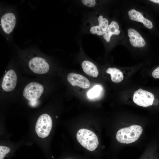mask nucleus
I'll list each match as a JSON object with an SVG mask.
<instances>
[{"label":"nucleus","mask_w":159,"mask_h":159,"mask_svg":"<svg viewBox=\"0 0 159 159\" xmlns=\"http://www.w3.org/2000/svg\"><path fill=\"white\" fill-rule=\"evenodd\" d=\"M143 131L142 127L139 125H133L120 129L116 135V138L119 142L129 144L136 141Z\"/></svg>","instance_id":"obj_1"},{"label":"nucleus","mask_w":159,"mask_h":159,"mask_svg":"<svg viewBox=\"0 0 159 159\" xmlns=\"http://www.w3.org/2000/svg\"><path fill=\"white\" fill-rule=\"evenodd\" d=\"M77 139L79 143L87 150H95L99 145L98 138L92 131L86 129L79 130L76 135Z\"/></svg>","instance_id":"obj_2"},{"label":"nucleus","mask_w":159,"mask_h":159,"mask_svg":"<svg viewBox=\"0 0 159 159\" xmlns=\"http://www.w3.org/2000/svg\"><path fill=\"white\" fill-rule=\"evenodd\" d=\"M52 126L51 117L47 114L41 115L38 118L35 126L36 132L39 137L44 138L49 134Z\"/></svg>","instance_id":"obj_3"},{"label":"nucleus","mask_w":159,"mask_h":159,"mask_svg":"<svg viewBox=\"0 0 159 159\" xmlns=\"http://www.w3.org/2000/svg\"><path fill=\"white\" fill-rule=\"evenodd\" d=\"M154 96L151 93L140 88L136 91L133 95V102L137 105L146 107L153 103Z\"/></svg>","instance_id":"obj_4"},{"label":"nucleus","mask_w":159,"mask_h":159,"mask_svg":"<svg viewBox=\"0 0 159 159\" xmlns=\"http://www.w3.org/2000/svg\"><path fill=\"white\" fill-rule=\"evenodd\" d=\"M44 90V87L41 84L36 82H31L24 88L23 95L29 101L37 100L41 96Z\"/></svg>","instance_id":"obj_5"},{"label":"nucleus","mask_w":159,"mask_h":159,"mask_svg":"<svg viewBox=\"0 0 159 159\" xmlns=\"http://www.w3.org/2000/svg\"><path fill=\"white\" fill-rule=\"evenodd\" d=\"M28 65L30 69L36 74H45L49 69V66L46 60L39 57H35L31 59Z\"/></svg>","instance_id":"obj_6"},{"label":"nucleus","mask_w":159,"mask_h":159,"mask_svg":"<svg viewBox=\"0 0 159 159\" xmlns=\"http://www.w3.org/2000/svg\"><path fill=\"white\" fill-rule=\"evenodd\" d=\"M67 79L73 86H77L84 89L88 88L90 86V84L89 80L81 74L71 72L68 75Z\"/></svg>","instance_id":"obj_7"},{"label":"nucleus","mask_w":159,"mask_h":159,"mask_svg":"<svg viewBox=\"0 0 159 159\" xmlns=\"http://www.w3.org/2000/svg\"><path fill=\"white\" fill-rule=\"evenodd\" d=\"M17 77L15 72L12 69L9 70L3 79L1 86L3 90L7 92L13 90L16 84Z\"/></svg>","instance_id":"obj_8"},{"label":"nucleus","mask_w":159,"mask_h":159,"mask_svg":"<svg viewBox=\"0 0 159 159\" xmlns=\"http://www.w3.org/2000/svg\"><path fill=\"white\" fill-rule=\"evenodd\" d=\"M1 27L4 32L9 34L13 30L16 24V17L12 13L5 14L1 19Z\"/></svg>","instance_id":"obj_9"},{"label":"nucleus","mask_w":159,"mask_h":159,"mask_svg":"<svg viewBox=\"0 0 159 159\" xmlns=\"http://www.w3.org/2000/svg\"><path fill=\"white\" fill-rule=\"evenodd\" d=\"M128 36L131 44L135 47H143L145 45V42L140 34L135 29L130 28L128 30Z\"/></svg>","instance_id":"obj_10"},{"label":"nucleus","mask_w":159,"mask_h":159,"mask_svg":"<svg viewBox=\"0 0 159 159\" xmlns=\"http://www.w3.org/2000/svg\"><path fill=\"white\" fill-rule=\"evenodd\" d=\"M130 18L132 21L142 23L148 28L151 29L153 27L152 22L149 20L145 18L140 12L135 9H132L128 12Z\"/></svg>","instance_id":"obj_11"},{"label":"nucleus","mask_w":159,"mask_h":159,"mask_svg":"<svg viewBox=\"0 0 159 159\" xmlns=\"http://www.w3.org/2000/svg\"><path fill=\"white\" fill-rule=\"evenodd\" d=\"M98 20L99 25L92 27L90 28V31L92 34H96L98 35L101 36L105 33L109 25L108 21L107 19L103 18L102 15H100L99 17Z\"/></svg>","instance_id":"obj_12"},{"label":"nucleus","mask_w":159,"mask_h":159,"mask_svg":"<svg viewBox=\"0 0 159 159\" xmlns=\"http://www.w3.org/2000/svg\"><path fill=\"white\" fill-rule=\"evenodd\" d=\"M82 67L84 72L88 75L94 77H96L98 75L97 68L92 62L87 60L84 61L82 63Z\"/></svg>","instance_id":"obj_13"},{"label":"nucleus","mask_w":159,"mask_h":159,"mask_svg":"<svg viewBox=\"0 0 159 159\" xmlns=\"http://www.w3.org/2000/svg\"><path fill=\"white\" fill-rule=\"evenodd\" d=\"M119 26L115 21H112L108 25L107 29L103 35V38L107 42L110 41L111 36L113 35H118L120 33L119 30Z\"/></svg>","instance_id":"obj_14"},{"label":"nucleus","mask_w":159,"mask_h":159,"mask_svg":"<svg viewBox=\"0 0 159 159\" xmlns=\"http://www.w3.org/2000/svg\"><path fill=\"white\" fill-rule=\"evenodd\" d=\"M103 92V87L100 85L94 86L87 92V96L90 100H95L100 98Z\"/></svg>","instance_id":"obj_15"},{"label":"nucleus","mask_w":159,"mask_h":159,"mask_svg":"<svg viewBox=\"0 0 159 159\" xmlns=\"http://www.w3.org/2000/svg\"><path fill=\"white\" fill-rule=\"evenodd\" d=\"M106 72L110 74L111 80L113 82L118 83L123 80V75L122 72L119 69L115 68H109Z\"/></svg>","instance_id":"obj_16"},{"label":"nucleus","mask_w":159,"mask_h":159,"mask_svg":"<svg viewBox=\"0 0 159 159\" xmlns=\"http://www.w3.org/2000/svg\"><path fill=\"white\" fill-rule=\"evenodd\" d=\"M10 151V149L8 147L0 146V159H3L5 155Z\"/></svg>","instance_id":"obj_17"},{"label":"nucleus","mask_w":159,"mask_h":159,"mask_svg":"<svg viewBox=\"0 0 159 159\" xmlns=\"http://www.w3.org/2000/svg\"><path fill=\"white\" fill-rule=\"evenodd\" d=\"M82 1L84 4L89 7H93L96 4L95 0H82Z\"/></svg>","instance_id":"obj_18"},{"label":"nucleus","mask_w":159,"mask_h":159,"mask_svg":"<svg viewBox=\"0 0 159 159\" xmlns=\"http://www.w3.org/2000/svg\"><path fill=\"white\" fill-rule=\"evenodd\" d=\"M152 75L155 78H159V67L154 70L152 72Z\"/></svg>","instance_id":"obj_19"},{"label":"nucleus","mask_w":159,"mask_h":159,"mask_svg":"<svg viewBox=\"0 0 159 159\" xmlns=\"http://www.w3.org/2000/svg\"><path fill=\"white\" fill-rule=\"evenodd\" d=\"M39 103L38 101L37 100H33V101H29V105L32 107H35L38 105Z\"/></svg>","instance_id":"obj_20"},{"label":"nucleus","mask_w":159,"mask_h":159,"mask_svg":"<svg viewBox=\"0 0 159 159\" xmlns=\"http://www.w3.org/2000/svg\"><path fill=\"white\" fill-rule=\"evenodd\" d=\"M150 1L155 3L159 4V0H151Z\"/></svg>","instance_id":"obj_21"},{"label":"nucleus","mask_w":159,"mask_h":159,"mask_svg":"<svg viewBox=\"0 0 159 159\" xmlns=\"http://www.w3.org/2000/svg\"><path fill=\"white\" fill-rule=\"evenodd\" d=\"M56 118H57V116H56Z\"/></svg>","instance_id":"obj_22"},{"label":"nucleus","mask_w":159,"mask_h":159,"mask_svg":"<svg viewBox=\"0 0 159 159\" xmlns=\"http://www.w3.org/2000/svg\"><path fill=\"white\" fill-rule=\"evenodd\" d=\"M52 158H54V157L52 156Z\"/></svg>","instance_id":"obj_23"},{"label":"nucleus","mask_w":159,"mask_h":159,"mask_svg":"<svg viewBox=\"0 0 159 159\" xmlns=\"http://www.w3.org/2000/svg\"><path fill=\"white\" fill-rule=\"evenodd\" d=\"M6 72V71H5V72Z\"/></svg>","instance_id":"obj_24"}]
</instances>
